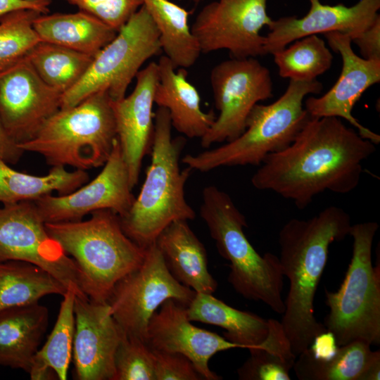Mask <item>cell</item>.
Instances as JSON below:
<instances>
[{"mask_svg": "<svg viewBox=\"0 0 380 380\" xmlns=\"http://www.w3.org/2000/svg\"><path fill=\"white\" fill-rule=\"evenodd\" d=\"M114 380H156L151 348L144 341L122 335L115 356Z\"/></svg>", "mask_w": 380, "mask_h": 380, "instance_id": "35", "label": "cell"}, {"mask_svg": "<svg viewBox=\"0 0 380 380\" xmlns=\"http://www.w3.org/2000/svg\"><path fill=\"white\" fill-rule=\"evenodd\" d=\"M160 51L159 32L141 6L93 57L78 82L62 94L61 108L74 106L103 91L112 101L124 98L141 65Z\"/></svg>", "mask_w": 380, "mask_h": 380, "instance_id": "9", "label": "cell"}, {"mask_svg": "<svg viewBox=\"0 0 380 380\" xmlns=\"http://www.w3.org/2000/svg\"><path fill=\"white\" fill-rule=\"evenodd\" d=\"M67 290L37 265L19 260L0 262V311L37 303L49 294L63 296Z\"/></svg>", "mask_w": 380, "mask_h": 380, "instance_id": "30", "label": "cell"}, {"mask_svg": "<svg viewBox=\"0 0 380 380\" xmlns=\"http://www.w3.org/2000/svg\"><path fill=\"white\" fill-rule=\"evenodd\" d=\"M89 13L117 32L142 6V0H64Z\"/></svg>", "mask_w": 380, "mask_h": 380, "instance_id": "36", "label": "cell"}, {"mask_svg": "<svg viewBox=\"0 0 380 380\" xmlns=\"http://www.w3.org/2000/svg\"><path fill=\"white\" fill-rule=\"evenodd\" d=\"M51 0L31 2L27 0H0V19L5 15L20 10H34L42 14L49 13Z\"/></svg>", "mask_w": 380, "mask_h": 380, "instance_id": "39", "label": "cell"}, {"mask_svg": "<svg viewBox=\"0 0 380 380\" xmlns=\"http://www.w3.org/2000/svg\"><path fill=\"white\" fill-rule=\"evenodd\" d=\"M195 293L172 275L154 243L141 265L115 284L107 303L122 331L146 343L149 320L163 303L174 299L187 307Z\"/></svg>", "mask_w": 380, "mask_h": 380, "instance_id": "10", "label": "cell"}, {"mask_svg": "<svg viewBox=\"0 0 380 380\" xmlns=\"http://www.w3.org/2000/svg\"><path fill=\"white\" fill-rule=\"evenodd\" d=\"M27 262L45 270L76 296L83 292L75 261L47 232L33 201L0 208V262Z\"/></svg>", "mask_w": 380, "mask_h": 380, "instance_id": "12", "label": "cell"}, {"mask_svg": "<svg viewBox=\"0 0 380 380\" xmlns=\"http://www.w3.org/2000/svg\"><path fill=\"white\" fill-rule=\"evenodd\" d=\"M265 339L249 350L250 357L237 369L241 380H290L296 357L279 321L269 319Z\"/></svg>", "mask_w": 380, "mask_h": 380, "instance_id": "31", "label": "cell"}, {"mask_svg": "<svg viewBox=\"0 0 380 380\" xmlns=\"http://www.w3.org/2000/svg\"><path fill=\"white\" fill-rule=\"evenodd\" d=\"M93 57L60 45L40 42L26 58L44 82L63 94L83 77Z\"/></svg>", "mask_w": 380, "mask_h": 380, "instance_id": "32", "label": "cell"}, {"mask_svg": "<svg viewBox=\"0 0 380 380\" xmlns=\"http://www.w3.org/2000/svg\"><path fill=\"white\" fill-rule=\"evenodd\" d=\"M76 293L63 295L56 324L48 339L36 353L28 374L32 380H65L72 356L75 335L74 304Z\"/></svg>", "mask_w": 380, "mask_h": 380, "instance_id": "29", "label": "cell"}, {"mask_svg": "<svg viewBox=\"0 0 380 380\" xmlns=\"http://www.w3.org/2000/svg\"><path fill=\"white\" fill-rule=\"evenodd\" d=\"M158 82V64L153 61L137 74L136 84L130 94L112 101L117 138L132 189L139 180L142 160L151 152L154 131L153 106Z\"/></svg>", "mask_w": 380, "mask_h": 380, "instance_id": "19", "label": "cell"}, {"mask_svg": "<svg viewBox=\"0 0 380 380\" xmlns=\"http://www.w3.org/2000/svg\"><path fill=\"white\" fill-rule=\"evenodd\" d=\"M200 215L205 222L219 253L230 263L228 281L248 300L261 301L272 311L283 314L284 274L278 256L260 255L244 234L245 216L230 196L214 185L202 192Z\"/></svg>", "mask_w": 380, "mask_h": 380, "instance_id": "5", "label": "cell"}, {"mask_svg": "<svg viewBox=\"0 0 380 380\" xmlns=\"http://www.w3.org/2000/svg\"><path fill=\"white\" fill-rule=\"evenodd\" d=\"M48 234L75 261L86 296L107 303L115 284L139 267L146 248L124 232L119 216L103 209L86 220L46 222Z\"/></svg>", "mask_w": 380, "mask_h": 380, "instance_id": "4", "label": "cell"}, {"mask_svg": "<svg viewBox=\"0 0 380 380\" xmlns=\"http://www.w3.org/2000/svg\"><path fill=\"white\" fill-rule=\"evenodd\" d=\"M23 153L7 133L0 118V159L8 164H16Z\"/></svg>", "mask_w": 380, "mask_h": 380, "instance_id": "40", "label": "cell"}, {"mask_svg": "<svg viewBox=\"0 0 380 380\" xmlns=\"http://www.w3.org/2000/svg\"><path fill=\"white\" fill-rule=\"evenodd\" d=\"M62 93L48 85L27 58L0 72V118L20 144L31 139L61 108Z\"/></svg>", "mask_w": 380, "mask_h": 380, "instance_id": "15", "label": "cell"}, {"mask_svg": "<svg viewBox=\"0 0 380 380\" xmlns=\"http://www.w3.org/2000/svg\"><path fill=\"white\" fill-rule=\"evenodd\" d=\"M272 55L279 75L294 81L316 80L331 68L333 61L325 42L317 34L297 39Z\"/></svg>", "mask_w": 380, "mask_h": 380, "instance_id": "33", "label": "cell"}, {"mask_svg": "<svg viewBox=\"0 0 380 380\" xmlns=\"http://www.w3.org/2000/svg\"><path fill=\"white\" fill-rule=\"evenodd\" d=\"M157 64L154 103L167 110L172 127L178 132L188 138L201 139L216 119L214 112L201 109L199 94L187 80L185 68H175L165 55Z\"/></svg>", "mask_w": 380, "mask_h": 380, "instance_id": "21", "label": "cell"}, {"mask_svg": "<svg viewBox=\"0 0 380 380\" xmlns=\"http://www.w3.org/2000/svg\"><path fill=\"white\" fill-rule=\"evenodd\" d=\"M49 324L39 302L0 311V365L29 372Z\"/></svg>", "mask_w": 380, "mask_h": 380, "instance_id": "23", "label": "cell"}, {"mask_svg": "<svg viewBox=\"0 0 380 380\" xmlns=\"http://www.w3.org/2000/svg\"><path fill=\"white\" fill-rule=\"evenodd\" d=\"M366 342L355 341L338 346L327 358L315 357L310 348L300 353L293 369L300 380H361L368 367L380 359Z\"/></svg>", "mask_w": 380, "mask_h": 380, "instance_id": "27", "label": "cell"}, {"mask_svg": "<svg viewBox=\"0 0 380 380\" xmlns=\"http://www.w3.org/2000/svg\"><path fill=\"white\" fill-rule=\"evenodd\" d=\"M132 190L117 138L101 171L91 182L68 194H51L33 201L45 223L80 220L87 215L103 209L122 216L135 198Z\"/></svg>", "mask_w": 380, "mask_h": 380, "instance_id": "14", "label": "cell"}, {"mask_svg": "<svg viewBox=\"0 0 380 380\" xmlns=\"http://www.w3.org/2000/svg\"><path fill=\"white\" fill-rule=\"evenodd\" d=\"M194 4H197L202 1L203 0H191Z\"/></svg>", "mask_w": 380, "mask_h": 380, "instance_id": "43", "label": "cell"}, {"mask_svg": "<svg viewBox=\"0 0 380 380\" xmlns=\"http://www.w3.org/2000/svg\"><path fill=\"white\" fill-rule=\"evenodd\" d=\"M146 343L151 349L184 355L205 380L222 379L209 368V360L213 355L241 348L224 336L192 324L186 306L174 299L164 301L151 317Z\"/></svg>", "mask_w": 380, "mask_h": 380, "instance_id": "18", "label": "cell"}, {"mask_svg": "<svg viewBox=\"0 0 380 380\" xmlns=\"http://www.w3.org/2000/svg\"><path fill=\"white\" fill-rule=\"evenodd\" d=\"M375 151L374 143L341 118H310L291 144L265 158L251 183L304 209L325 191H353L360 183L363 161Z\"/></svg>", "mask_w": 380, "mask_h": 380, "instance_id": "1", "label": "cell"}, {"mask_svg": "<svg viewBox=\"0 0 380 380\" xmlns=\"http://www.w3.org/2000/svg\"><path fill=\"white\" fill-rule=\"evenodd\" d=\"M86 170H67L63 166H53L43 176L17 171L0 159V203L4 205L25 201H35L57 191L65 195L88 182Z\"/></svg>", "mask_w": 380, "mask_h": 380, "instance_id": "26", "label": "cell"}, {"mask_svg": "<svg viewBox=\"0 0 380 380\" xmlns=\"http://www.w3.org/2000/svg\"><path fill=\"white\" fill-rule=\"evenodd\" d=\"M351 41L359 47L363 58L380 61V15Z\"/></svg>", "mask_w": 380, "mask_h": 380, "instance_id": "38", "label": "cell"}, {"mask_svg": "<svg viewBox=\"0 0 380 380\" xmlns=\"http://www.w3.org/2000/svg\"><path fill=\"white\" fill-rule=\"evenodd\" d=\"M379 224H352L353 253L344 279L336 291L325 290L329 313L324 320L337 346L362 341L380 344V265L373 266L372 248Z\"/></svg>", "mask_w": 380, "mask_h": 380, "instance_id": "8", "label": "cell"}, {"mask_svg": "<svg viewBox=\"0 0 380 380\" xmlns=\"http://www.w3.org/2000/svg\"><path fill=\"white\" fill-rule=\"evenodd\" d=\"M349 214L331 205L307 220L292 218L279 231V262L289 290L280 323L297 357L327 331L315 316L317 289L327 265L329 248L349 235Z\"/></svg>", "mask_w": 380, "mask_h": 380, "instance_id": "2", "label": "cell"}, {"mask_svg": "<svg viewBox=\"0 0 380 380\" xmlns=\"http://www.w3.org/2000/svg\"><path fill=\"white\" fill-rule=\"evenodd\" d=\"M380 359L374 361L366 370L361 380H379Z\"/></svg>", "mask_w": 380, "mask_h": 380, "instance_id": "42", "label": "cell"}, {"mask_svg": "<svg viewBox=\"0 0 380 380\" xmlns=\"http://www.w3.org/2000/svg\"><path fill=\"white\" fill-rule=\"evenodd\" d=\"M329 46L342 58L341 75L334 85L320 97L310 96L304 108L311 118L336 117L347 120L358 134L377 145L380 136L353 117L354 106L362 94L380 81V61L359 57L352 49L349 36L339 32L324 34Z\"/></svg>", "mask_w": 380, "mask_h": 380, "instance_id": "16", "label": "cell"}, {"mask_svg": "<svg viewBox=\"0 0 380 380\" xmlns=\"http://www.w3.org/2000/svg\"><path fill=\"white\" fill-rule=\"evenodd\" d=\"M33 27L42 42L92 56L118 32L96 17L79 10L68 13L39 14L33 21Z\"/></svg>", "mask_w": 380, "mask_h": 380, "instance_id": "24", "label": "cell"}, {"mask_svg": "<svg viewBox=\"0 0 380 380\" xmlns=\"http://www.w3.org/2000/svg\"><path fill=\"white\" fill-rule=\"evenodd\" d=\"M156 380H203L192 362L184 355L151 349Z\"/></svg>", "mask_w": 380, "mask_h": 380, "instance_id": "37", "label": "cell"}, {"mask_svg": "<svg viewBox=\"0 0 380 380\" xmlns=\"http://www.w3.org/2000/svg\"><path fill=\"white\" fill-rule=\"evenodd\" d=\"M155 244L172 275L196 293L213 294L217 282L208 271L207 252L186 220L165 228Z\"/></svg>", "mask_w": 380, "mask_h": 380, "instance_id": "22", "label": "cell"}, {"mask_svg": "<svg viewBox=\"0 0 380 380\" xmlns=\"http://www.w3.org/2000/svg\"><path fill=\"white\" fill-rule=\"evenodd\" d=\"M267 0H218L198 12L191 26L201 52L226 49L232 58H255L266 54L261 29L272 19Z\"/></svg>", "mask_w": 380, "mask_h": 380, "instance_id": "13", "label": "cell"}, {"mask_svg": "<svg viewBox=\"0 0 380 380\" xmlns=\"http://www.w3.org/2000/svg\"><path fill=\"white\" fill-rule=\"evenodd\" d=\"M28 1H31V2H37V1H43V0H27Z\"/></svg>", "mask_w": 380, "mask_h": 380, "instance_id": "44", "label": "cell"}, {"mask_svg": "<svg viewBox=\"0 0 380 380\" xmlns=\"http://www.w3.org/2000/svg\"><path fill=\"white\" fill-rule=\"evenodd\" d=\"M167 109L154 113L151 163L140 193L131 207L119 216L121 227L133 241L143 248L154 243L158 235L177 220H192L196 213L185 198L184 188L190 167L181 170L179 160L185 138L172 137Z\"/></svg>", "mask_w": 380, "mask_h": 380, "instance_id": "3", "label": "cell"}, {"mask_svg": "<svg viewBox=\"0 0 380 380\" xmlns=\"http://www.w3.org/2000/svg\"><path fill=\"white\" fill-rule=\"evenodd\" d=\"M186 312L191 322L221 327L224 338L248 350L260 345L269 331L268 319L229 306L213 294L196 293Z\"/></svg>", "mask_w": 380, "mask_h": 380, "instance_id": "25", "label": "cell"}, {"mask_svg": "<svg viewBox=\"0 0 380 380\" xmlns=\"http://www.w3.org/2000/svg\"><path fill=\"white\" fill-rule=\"evenodd\" d=\"M160 34L161 50L175 68L194 65L201 53L188 20L189 12L169 0H142Z\"/></svg>", "mask_w": 380, "mask_h": 380, "instance_id": "28", "label": "cell"}, {"mask_svg": "<svg viewBox=\"0 0 380 380\" xmlns=\"http://www.w3.org/2000/svg\"><path fill=\"white\" fill-rule=\"evenodd\" d=\"M322 89L317 80H290L277 101L254 106L239 137L215 148L186 155L182 162L201 172L220 167L260 165L268 155L281 151L294 140L311 118L304 108L305 97L319 94Z\"/></svg>", "mask_w": 380, "mask_h": 380, "instance_id": "6", "label": "cell"}, {"mask_svg": "<svg viewBox=\"0 0 380 380\" xmlns=\"http://www.w3.org/2000/svg\"><path fill=\"white\" fill-rule=\"evenodd\" d=\"M116 139L112 99L103 91L60 108L31 139L18 146L24 152L41 155L52 167L86 170L105 164Z\"/></svg>", "mask_w": 380, "mask_h": 380, "instance_id": "7", "label": "cell"}, {"mask_svg": "<svg viewBox=\"0 0 380 380\" xmlns=\"http://www.w3.org/2000/svg\"><path fill=\"white\" fill-rule=\"evenodd\" d=\"M72 356L79 380H114L115 356L122 331L107 303L75 296Z\"/></svg>", "mask_w": 380, "mask_h": 380, "instance_id": "17", "label": "cell"}, {"mask_svg": "<svg viewBox=\"0 0 380 380\" xmlns=\"http://www.w3.org/2000/svg\"><path fill=\"white\" fill-rule=\"evenodd\" d=\"M39 14L34 10H20L0 19V72L26 58L42 42L33 27Z\"/></svg>", "mask_w": 380, "mask_h": 380, "instance_id": "34", "label": "cell"}, {"mask_svg": "<svg viewBox=\"0 0 380 380\" xmlns=\"http://www.w3.org/2000/svg\"><path fill=\"white\" fill-rule=\"evenodd\" d=\"M310 9L303 18L288 16L272 20L265 36L266 54L273 53L302 37L339 32L351 40L369 27L379 15L380 0H360L352 6L323 4L308 0Z\"/></svg>", "mask_w": 380, "mask_h": 380, "instance_id": "20", "label": "cell"}, {"mask_svg": "<svg viewBox=\"0 0 380 380\" xmlns=\"http://www.w3.org/2000/svg\"><path fill=\"white\" fill-rule=\"evenodd\" d=\"M338 347L334 335L327 331L316 336L309 348L315 357L327 358L335 353Z\"/></svg>", "mask_w": 380, "mask_h": 380, "instance_id": "41", "label": "cell"}, {"mask_svg": "<svg viewBox=\"0 0 380 380\" xmlns=\"http://www.w3.org/2000/svg\"><path fill=\"white\" fill-rule=\"evenodd\" d=\"M210 81L220 113L201 139L205 148L239 137L254 106L272 97L270 72L255 58H232L217 64L210 71Z\"/></svg>", "mask_w": 380, "mask_h": 380, "instance_id": "11", "label": "cell"}]
</instances>
